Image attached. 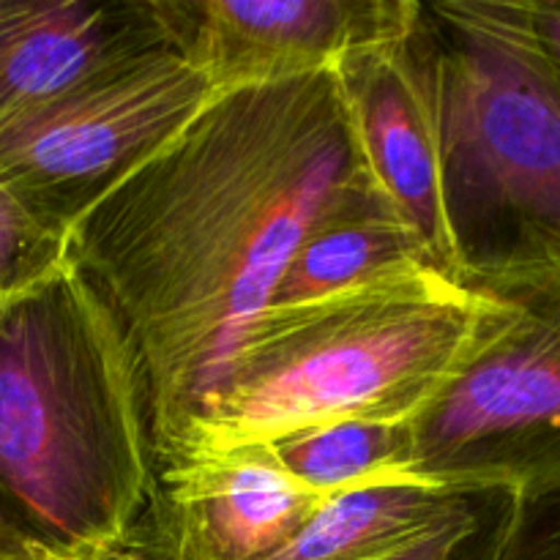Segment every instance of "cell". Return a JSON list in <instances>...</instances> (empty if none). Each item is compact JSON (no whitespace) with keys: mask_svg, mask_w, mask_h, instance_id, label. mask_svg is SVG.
Returning a JSON list of instances; mask_svg holds the SVG:
<instances>
[{"mask_svg":"<svg viewBox=\"0 0 560 560\" xmlns=\"http://www.w3.org/2000/svg\"><path fill=\"white\" fill-rule=\"evenodd\" d=\"M375 208L394 206L366 167L337 77L315 71L217 88L71 219L69 262L140 364L159 470L222 386L299 246Z\"/></svg>","mask_w":560,"mask_h":560,"instance_id":"1","label":"cell"},{"mask_svg":"<svg viewBox=\"0 0 560 560\" xmlns=\"http://www.w3.org/2000/svg\"><path fill=\"white\" fill-rule=\"evenodd\" d=\"M156 479L135 350L66 260L0 304V541L113 556Z\"/></svg>","mask_w":560,"mask_h":560,"instance_id":"2","label":"cell"},{"mask_svg":"<svg viewBox=\"0 0 560 560\" xmlns=\"http://www.w3.org/2000/svg\"><path fill=\"white\" fill-rule=\"evenodd\" d=\"M506 310L501 295L432 260L402 262L293 310H266L170 465L348 419H421Z\"/></svg>","mask_w":560,"mask_h":560,"instance_id":"3","label":"cell"},{"mask_svg":"<svg viewBox=\"0 0 560 560\" xmlns=\"http://www.w3.org/2000/svg\"><path fill=\"white\" fill-rule=\"evenodd\" d=\"M452 273L476 290L560 277V88L525 0L421 3Z\"/></svg>","mask_w":560,"mask_h":560,"instance_id":"4","label":"cell"},{"mask_svg":"<svg viewBox=\"0 0 560 560\" xmlns=\"http://www.w3.org/2000/svg\"><path fill=\"white\" fill-rule=\"evenodd\" d=\"M492 295L506 315L416 421L413 476L454 490L560 485V277Z\"/></svg>","mask_w":560,"mask_h":560,"instance_id":"5","label":"cell"},{"mask_svg":"<svg viewBox=\"0 0 560 560\" xmlns=\"http://www.w3.org/2000/svg\"><path fill=\"white\" fill-rule=\"evenodd\" d=\"M217 91L175 44L124 60L55 102L0 124V178L58 228Z\"/></svg>","mask_w":560,"mask_h":560,"instance_id":"6","label":"cell"},{"mask_svg":"<svg viewBox=\"0 0 560 560\" xmlns=\"http://www.w3.org/2000/svg\"><path fill=\"white\" fill-rule=\"evenodd\" d=\"M419 0H164L173 42L213 88L334 71L413 31Z\"/></svg>","mask_w":560,"mask_h":560,"instance_id":"7","label":"cell"},{"mask_svg":"<svg viewBox=\"0 0 560 560\" xmlns=\"http://www.w3.org/2000/svg\"><path fill=\"white\" fill-rule=\"evenodd\" d=\"M326 501L268 446L197 454L159 470L156 492L115 560H266Z\"/></svg>","mask_w":560,"mask_h":560,"instance_id":"8","label":"cell"},{"mask_svg":"<svg viewBox=\"0 0 560 560\" xmlns=\"http://www.w3.org/2000/svg\"><path fill=\"white\" fill-rule=\"evenodd\" d=\"M334 77L377 189L421 235L438 266L452 273L441 126L419 20L405 36L350 55Z\"/></svg>","mask_w":560,"mask_h":560,"instance_id":"9","label":"cell"},{"mask_svg":"<svg viewBox=\"0 0 560 560\" xmlns=\"http://www.w3.org/2000/svg\"><path fill=\"white\" fill-rule=\"evenodd\" d=\"M162 44L164 0H0V124Z\"/></svg>","mask_w":560,"mask_h":560,"instance_id":"10","label":"cell"},{"mask_svg":"<svg viewBox=\"0 0 560 560\" xmlns=\"http://www.w3.org/2000/svg\"><path fill=\"white\" fill-rule=\"evenodd\" d=\"M479 490H454L432 479L337 492L315 509L299 534L266 560H375L441 523Z\"/></svg>","mask_w":560,"mask_h":560,"instance_id":"11","label":"cell"},{"mask_svg":"<svg viewBox=\"0 0 560 560\" xmlns=\"http://www.w3.org/2000/svg\"><path fill=\"white\" fill-rule=\"evenodd\" d=\"M413 260L435 262V257L399 211L375 208L342 217L299 246L266 310H293Z\"/></svg>","mask_w":560,"mask_h":560,"instance_id":"12","label":"cell"},{"mask_svg":"<svg viewBox=\"0 0 560 560\" xmlns=\"http://www.w3.org/2000/svg\"><path fill=\"white\" fill-rule=\"evenodd\" d=\"M416 421L419 419H348L271 443L284 470L317 495L359 487L394 485L413 476Z\"/></svg>","mask_w":560,"mask_h":560,"instance_id":"13","label":"cell"},{"mask_svg":"<svg viewBox=\"0 0 560 560\" xmlns=\"http://www.w3.org/2000/svg\"><path fill=\"white\" fill-rule=\"evenodd\" d=\"M66 260V230L33 211L0 178V304L47 279Z\"/></svg>","mask_w":560,"mask_h":560,"instance_id":"14","label":"cell"},{"mask_svg":"<svg viewBox=\"0 0 560 560\" xmlns=\"http://www.w3.org/2000/svg\"><path fill=\"white\" fill-rule=\"evenodd\" d=\"M509 501L512 490L470 492L441 523L375 560H481L498 523L506 514Z\"/></svg>","mask_w":560,"mask_h":560,"instance_id":"15","label":"cell"},{"mask_svg":"<svg viewBox=\"0 0 560 560\" xmlns=\"http://www.w3.org/2000/svg\"><path fill=\"white\" fill-rule=\"evenodd\" d=\"M481 560H560V485L512 492Z\"/></svg>","mask_w":560,"mask_h":560,"instance_id":"16","label":"cell"},{"mask_svg":"<svg viewBox=\"0 0 560 560\" xmlns=\"http://www.w3.org/2000/svg\"><path fill=\"white\" fill-rule=\"evenodd\" d=\"M530 33L560 88V0H525Z\"/></svg>","mask_w":560,"mask_h":560,"instance_id":"17","label":"cell"},{"mask_svg":"<svg viewBox=\"0 0 560 560\" xmlns=\"http://www.w3.org/2000/svg\"><path fill=\"white\" fill-rule=\"evenodd\" d=\"M0 560H69L63 556H55V552L42 550V547L33 545H9V541H0Z\"/></svg>","mask_w":560,"mask_h":560,"instance_id":"18","label":"cell"},{"mask_svg":"<svg viewBox=\"0 0 560 560\" xmlns=\"http://www.w3.org/2000/svg\"><path fill=\"white\" fill-rule=\"evenodd\" d=\"M69 560H115L113 556H96V558H69Z\"/></svg>","mask_w":560,"mask_h":560,"instance_id":"19","label":"cell"}]
</instances>
